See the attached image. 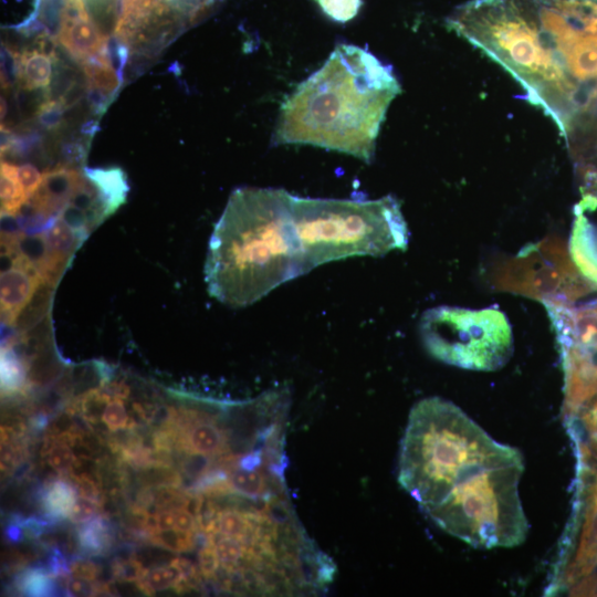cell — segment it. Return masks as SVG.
<instances>
[{
    "mask_svg": "<svg viewBox=\"0 0 597 597\" xmlns=\"http://www.w3.org/2000/svg\"><path fill=\"white\" fill-rule=\"evenodd\" d=\"M522 453L439 397L411 409L398 482L441 530L474 548H509L528 532L520 496Z\"/></svg>",
    "mask_w": 597,
    "mask_h": 597,
    "instance_id": "obj_1",
    "label": "cell"
},
{
    "mask_svg": "<svg viewBox=\"0 0 597 597\" xmlns=\"http://www.w3.org/2000/svg\"><path fill=\"white\" fill-rule=\"evenodd\" d=\"M400 91L390 66L360 46L341 43L283 102L273 143L312 145L370 163Z\"/></svg>",
    "mask_w": 597,
    "mask_h": 597,
    "instance_id": "obj_2",
    "label": "cell"
},
{
    "mask_svg": "<svg viewBox=\"0 0 597 597\" xmlns=\"http://www.w3.org/2000/svg\"><path fill=\"white\" fill-rule=\"evenodd\" d=\"M305 273L291 193L281 188L235 189L209 240V294L232 307L248 306Z\"/></svg>",
    "mask_w": 597,
    "mask_h": 597,
    "instance_id": "obj_3",
    "label": "cell"
},
{
    "mask_svg": "<svg viewBox=\"0 0 597 597\" xmlns=\"http://www.w3.org/2000/svg\"><path fill=\"white\" fill-rule=\"evenodd\" d=\"M291 212L306 273L332 261L384 255L408 245V227L392 196L353 200L291 193Z\"/></svg>",
    "mask_w": 597,
    "mask_h": 597,
    "instance_id": "obj_4",
    "label": "cell"
},
{
    "mask_svg": "<svg viewBox=\"0 0 597 597\" xmlns=\"http://www.w3.org/2000/svg\"><path fill=\"white\" fill-rule=\"evenodd\" d=\"M419 332L432 357L463 369L496 370L513 354L510 322L494 306L482 310L457 306L429 308L421 316Z\"/></svg>",
    "mask_w": 597,
    "mask_h": 597,
    "instance_id": "obj_5",
    "label": "cell"
},
{
    "mask_svg": "<svg viewBox=\"0 0 597 597\" xmlns=\"http://www.w3.org/2000/svg\"><path fill=\"white\" fill-rule=\"evenodd\" d=\"M565 373L566 416L597 399V301L580 306L548 302Z\"/></svg>",
    "mask_w": 597,
    "mask_h": 597,
    "instance_id": "obj_6",
    "label": "cell"
},
{
    "mask_svg": "<svg viewBox=\"0 0 597 597\" xmlns=\"http://www.w3.org/2000/svg\"><path fill=\"white\" fill-rule=\"evenodd\" d=\"M222 0H116L114 32L130 48L180 33L206 17Z\"/></svg>",
    "mask_w": 597,
    "mask_h": 597,
    "instance_id": "obj_7",
    "label": "cell"
},
{
    "mask_svg": "<svg viewBox=\"0 0 597 597\" xmlns=\"http://www.w3.org/2000/svg\"><path fill=\"white\" fill-rule=\"evenodd\" d=\"M1 322L14 326L43 283L34 266L14 248L1 244Z\"/></svg>",
    "mask_w": 597,
    "mask_h": 597,
    "instance_id": "obj_8",
    "label": "cell"
},
{
    "mask_svg": "<svg viewBox=\"0 0 597 597\" xmlns=\"http://www.w3.org/2000/svg\"><path fill=\"white\" fill-rule=\"evenodd\" d=\"M569 252L584 277L597 286V203L587 195L575 208Z\"/></svg>",
    "mask_w": 597,
    "mask_h": 597,
    "instance_id": "obj_9",
    "label": "cell"
},
{
    "mask_svg": "<svg viewBox=\"0 0 597 597\" xmlns=\"http://www.w3.org/2000/svg\"><path fill=\"white\" fill-rule=\"evenodd\" d=\"M18 85L24 91L49 88L53 75V57L42 49L15 52L13 57Z\"/></svg>",
    "mask_w": 597,
    "mask_h": 597,
    "instance_id": "obj_10",
    "label": "cell"
},
{
    "mask_svg": "<svg viewBox=\"0 0 597 597\" xmlns=\"http://www.w3.org/2000/svg\"><path fill=\"white\" fill-rule=\"evenodd\" d=\"M90 90L105 96L115 94L121 86L119 73L105 53L81 63Z\"/></svg>",
    "mask_w": 597,
    "mask_h": 597,
    "instance_id": "obj_11",
    "label": "cell"
},
{
    "mask_svg": "<svg viewBox=\"0 0 597 597\" xmlns=\"http://www.w3.org/2000/svg\"><path fill=\"white\" fill-rule=\"evenodd\" d=\"M1 217H15L28 197L19 181L17 166L1 161L0 175Z\"/></svg>",
    "mask_w": 597,
    "mask_h": 597,
    "instance_id": "obj_12",
    "label": "cell"
},
{
    "mask_svg": "<svg viewBox=\"0 0 597 597\" xmlns=\"http://www.w3.org/2000/svg\"><path fill=\"white\" fill-rule=\"evenodd\" d=\"M78 543L84 552L92 555L103 554L111 547L109 526L102 515L84 522L78 531Z\"/></svg>",
    "mask_w": 597,
    "mask_h": 597,
    "instance_id": "obj_13",
    "label": "cell"
},
{
    "mask_svg": "<svg viewBox=\"0 0 597 597\" xmlns=\"http://www.w3.org/2000/svg\"><path fill=\"white\" fill-rule=\"evenodd\" d=\"M76 490L71 482L56 480L49 484L43 496V505L48 514L53 517H69L74 501Z\"/></svg>",
    "mask_w": 597,
    "mask_h": 597,
    "instance_id": "obj_14",
    "label": "cell"
},
{
    "mask_svg": "<svg viewBox=\"0 0 597 597\" xmlns=\"http://www.w3.org/2000/svg\"><path fill=\"white\" fill-rule=\"evenodd\" d=\"M199 534L182 532L177 528L160 530L148 536L149 542L156 546L180 553L192 549L197 543Z\"/></svg>",
    "mask_w": 597,
    "mask_h": 597,
    "instance_id": "obj_15",
    "label": "cell"
},
{
    "mask_svg": "<svg viewBox=\"0 0 597 597\" xmlns=\"http://www.w3.org/2000/svg\"><path fill=\"white\" fill-rule=\"evenodd\" d=\"M180 579L179 569L170 564L148 570L145 577L136 584L143 593L149 594L175 587Z\"/></svg>",
    "mask_w": 597,
    "mask_h": 597,
    "instance_id": "obj_16",
    "label": "cell"
},
{
    "mask_svg": "<svg viewBox=\"0 0 597 597\" xmlns=\"http://www.w3.org/2000/svg\"><path fill=\"white\" fill-rule=\"evenodd\" d=\"M331 20L345 23L354 19L360 7L362 0H313Z\"/></svg>",
    "mask_w": 597,
    "mask_h": 597,
    "instance_id": "obj_17",
    "label": "cell"
},
{
    "mask_svg": "<svg viewBox=\"0 0 597 597\" xmlns=\"http://www.w3.org/2000/svg\"><path fill=\"white\" fill-rule=\"evenodd\" d=\"M20 588L25 595L46 596L53 591V576L43 568L25 572L20 579Z\"/></svg>",
    "mask_w": 597,
    "mask_h": 597,
    "instance_id": "obj_18",
    "label": "cell"
},
{
    "mask_svg": "<svg viewBox=\"0 0 597 597\" xmlns=\"http://www.w3.org/2000/svg\"><path fill=\"white\" fill-rule=\"evenodd\" d=\"M48 454V462L52 469L61 474H70L76 464L77 457L72 447L63 443L55 442L51 446Z\"/></svg>",
    "mask_w": 597,
    "mask_h": 597,
    "instance_id": "obj_19",
    "label": "cell"
},
{
    "mask_svg": "<svg viewBox=\"0 0 597 597\" xmlns=\"http://www.w3.org/2000/svg\"><path fill=\"white\" fill-rule=\"evenodd\" d=\"M113 576L119 582L138 583L147 574L148 569L137 559L128 557L116 559L112 566Z\"/></svg>",
    "mask_w": 597,
    "mask_h": 597,
    "instance_id": "obj_20",
    "label": "cell"
},
{
    "mask_svg": "<svg viewBox=\"0 0 597 597\" xmlns=\"http://www.w3.org/2000/svg\"><path fill=\"white\" fill-rule=\"evenodd\" d=\"M129 417L123 399L113 397L106 405L102 421L112 431L124 429Z\"/></svg>",
    "mask_w": 597,
    "mask_h": 597,
    "instance_id": "obj_21",
    "label": "cell"
},
{
    "mask_svg": "<svg viewBox=\"0 0 597 597\" xmlns=\"http://www.w3.org/2000/svg\"><path fill=\"white\" fill-rule=\"evenodd\" d=\"M198 566L202 577L213 579L220 568V562L213 545L210 543L200 547L198 552Z\"/></svg>",
    "mask_w": 597,
    "mask_h": 597,
    "instance_id": "obj_22",
    "label": "cell"
},
{
    "mask_svg": "<svg viewBox=\"0 0 597 597\" xmlns=\"http://www.w3.org/2000/svg\"><path fill=\"white\" fill-rule=\"evenodd\" d=\"M19 181L28 199L39 189L43 175L32 164L17 166Z\"/></svg>",
    "mask_w": 597,
    "mask_h": 597,
    "instance_id": "obj_23",
    "label": "cell"
},
{
    "mask_svg": "<svg viewBox=\"0 0 597 597\" xmlns=\"http://www.w3.org/2000/svg\"><path fill=\"white\" fill-rule=\"evenodd\" d=\"M100 506L98 502L77 495L67 519L73 523H84L95 516Z\"/></svg>",
    "mask_w": 597,
    "mask_h": 597,
    "instance_id": "obj_24",
    "label": "cell"
},
{
    "mask_svg": "<svg viewBox=\"0 0 597 597\" xmlns=\"http://www.w3.org/2000/svg\"><path fill=\"white\" fill-rule=\"evenodd\" d=\"M69 570L72 576L96 580L101 573V568L91 561L76 559L69 565Z\"/></svg>",
    "mask_w": 597,
    "mask_h": 597,
    "instance_id": "obj_25",
    "label": "cell"
},
{
    "mask_svg": "<svg viewBox=\"0 0 597 597\" xmlns=\"http://www.w3.org/2000/svg\"><path fill=\"white\" fill-rule=\"evenodd\" d=\"M96 584L92 580L72 576L66 582V593L69 596H95Z\"/></svg>",
    "mask_w": 597,
    "mask_h": 597,
    "instance_id": "obj_26",
    "label": "cell"
},
{
    "mask_svg": "<svg viewBox=\"0 0 597 597\" xmlns=\"http://www.w3.org/2000/svg\"><path fill=\"white\" fill-rule=\"evenodd\" d=\"M175 528L182 532L197 533L199 531L197 519L185 507L174 509Z\"/></svg>",
    "mask_w": 597,
    "mask_h": 597,
    "instance_id": "obj_27",
    "label": "cell"
},
{
    "mask_svg": "<svg viewBox=\"0 0 597 597\" xmlns=\"http://www.w3.org/2000/svg\"><path fill=\"white\" fill-rule=\"evenodd\" d=\"M90 7L97 18L109 15V12L115 15L116 0H87Z\"/></svg>",
    "mask_w": 597,
    "mask_h": 597,
    "instance_id": "obj_28",
    "label": "cell"
},
{
    "mask_svg": "<svg viewBox=\"0 0 597 597\" xmlns=\"http://www.w3.org/2000/svg\"><path fill=\"white\" fill-rule=\"evenodd\" d=\"M583 193L593 198L597 203V169L583 171Z\"/></svg>",
    "mask_w": 597,
    "mask_h": 597,
    "instance_id": "obj_29",
    "label": "cell"
},
{
    "mask_svg": "<svg viewBox=\"0 0 597 597\" xmlns=\"http://www.w3.org/2000/svg\"><path fill=\"white\" fill-rule=\"evenodd\" d=\"M158 531L175 527L174 509L160 510L157 512Z\"/></svg>",
    "mask_w": 597,
    "mask_h": 597,
    "instance_id": "obj_30",
    "label": "cell"
},
{
    "mask_svg": "<svg viewBox=\"0 0 597 597\" xmlns=\"http://www.w3.org/2000/svg\"><path fill=\"white\" fill-rule=\"evenodd\" d=\"M20 534H21V531H19V528H17L15 526H11L8 530V535L10 536L11 540H18Z\"/></svg>",
    "mask_w": 597,
    "mask_h": 597,
    "instance_id": "obj_31",
    "label": "cell"
},
{
    "mask_svg": "<svg viewBox=\"0 0 597 597\" xmlns=\"http://www.w3.org/2000/svg\"><path fill=\"white\" fill-rule=\"evenodd\" d=\"M597 593V579L596 582L593 584L590 590H589V594L588 595H596Z\"/></svg>",
    "mask_w": 597,
    "mask_h": 597,
    "instance_id": "obj_32",
    "label": "cell"
}]
</instances>
